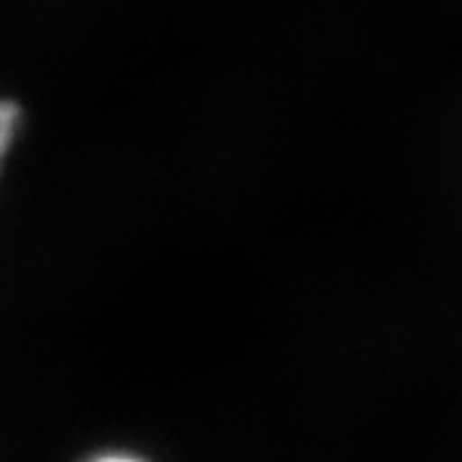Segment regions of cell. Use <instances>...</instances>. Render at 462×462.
Listing matches in <instances>:
<instances>
[{
    "instance_id": "cell-1",
    "label": "cell",
    "mask_w": 462,
    "mask_h": 462,
    "mask_svg": "<svg viewBox=\"0 0 462 462\" xmlns=\"http://www.w3.org/2000/svg\"><path fill=\"white\" fill-rule=\"evenodd\" d=\"M18 124H21V111H18L16 103L0 100V165H3L8 149L14 144V139H16Z\"/></svg>"
},
{
    "instance_id": "cell-2",
    "label": "cell",
    "mask_w": 462,
    "mask_h": 462,
    "mask_svg": "<svg viewBox=\"0 0 462 462\" xmlns=\"http://www.w3.org/2000/svg\"><path fill=\"white\" fill-rule=\"evenodd\" d=\"M83 462H149V460L139 457V455H134V452H124V449H108V452H96V455H90V457Z\"/></svg>"
}]
</instances>
